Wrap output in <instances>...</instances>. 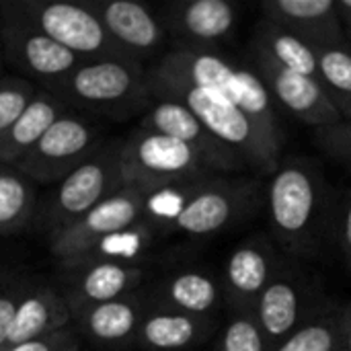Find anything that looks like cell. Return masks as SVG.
Returning a JSON list of instances; mask_svg holds the SVG:
<instances>
[{"label": "cell", "instance_id": "23", "mask_svg": "<svg viewBox=\"0 0 351 351\" xmlns=\"http://www.w3.org/2000/svg\"><path fill=\"white\" fill-rule=\"evenodd\" d=\"M302 302L304 296L298 280L280 269L269 286L263 290L253 313L267 339L269 350H276L284 339H288L296 329L302 327Z\"/></svg>", "mask_w": 351, "mask_h": 351}, {"label": "cell", "instance_id": "9", "mask_svg": "<svg viewBox=\"0 0 351 351\" xmlns=\"http://www.w3.org/2000/svg\"><path fill=\"white\" fill-rule=\"evenodd\" d=\"M257 202L259 187L253 179L212 175L193 187L171 230L187 237L218 234L251 216Z\"/></svg>", "mask_w": 351, "mask_h": 351}, {"label": "cell", "instance_id": "18", "mask_svg": "<svg viewBox=\"0 0 351 351\" xmlns=\"http://www.w3.org/2000/svg\"><path fill=\"white\" fill-rule=\"evenodd\" d=\"M148 306V296L134 292L117 300L72 308V327L78 335L101 348L134 346Z\"/></svg>", "mask_w": 351, "mask_h": 351}, {"label": "cell", "instance_id": "13", "mask_svg": "<svg viewBox=\"0 0 351 351\" xmlns=\"http://www.w3.org/2000/svg\"><path fill=\"white\" fill-rule=\"evenodd\" d=\"M68 271L62 294L72 308L117 300L138 292L146 280V265L115 261H68L60 263Z\"/></svg>", "mask_w": 351, "mask_h": 351}, {"label": "cell", "instance_id": "4", "mask_svg": "<svg viewBox=\"0 0 351 351\" xmlns=\"http://www.w3.org/2000/svg\"><path fill=\"white\" fill-rule=\"evenodd\" d=\"M121 187V140H105L90 158L53 185L39 204L35 220L45 237H51L78 222Z\"/></svg>", "mask_w": 351, "mask_h": 351}, {"label": "cell", "instance_id": "11", "mask_svg": "<svg viewBox=\"0 0 351 351\" xmlns=\"http://www.w3.org/2000/svg\"><path fill=\"white\" fill-rule=\"evenodd\" d=\"M144 220V193L134 187H121L111 197L84 214L72 226L47 237V245L60 263L80 257L97 241L121 232Z\"/></svg>", "mask_w": 351, "mask_h": 351}, {"label": "cell", "instance_id": "10", "mask_svg": "<svg viewBox=\"0 0 351 351\" xmlns=\"http://www.w3.org/2000/svg\"><path fill=\"white\" fill-rule=\"evenodd\" d=\"M140 130L162 134L191 146L214 175H232L249 167L237 150L216 138L185 105L177 101L154 99L142 113Z\"/></svg>", "mask_w": 351, "mask_h": 351}, {"label": "cell", "instance_id": "34", "mask_svg": "<svg viewBox=\"0 0 351 351\" xmlns=\"http://www.w3.org/2000/svg\"><path fill=\"white\" fill-rule=\"evenodd\" d=\"M78 343H80V335L76 333L74 327H68L64 331H58V333H51V335H45L39 339L8 346L2 351H68Z\"/></svg>", "mask_w": 351, "mask_h": 351}, {"label": "cell", "instance_id": "38", "mask_svg": "<svg viewBox=\"0 0 351 351\" xmlns=\"http://www.w3.org/2000/svg\"><path fill=\"white\" fill-rule=\"evenodd\" d=\"M2 64H4V56H2V41H0V68H2Z\"/></svg>", "mask_w": 351, "mask_h": 351}, {"label": "cell", "instance_id": "30", "mask_svg": "<svg viewBox=\"0 0 351 351\" xmlns=\"http://www.w3.org/2000/svg\"><path fill=\"white\" fill-rule=\"evenodd\" d=\"M214 351H271L255 315L234 313L222 329Z\"/></svg>", "mask_w": 351, "mask_h": 351}, {"label": "cell", "instance_id": "22", "mask_svg": "<svg viewBox=\"0 0 351 351\" xmlns=\"http://www.w3.org/2000/svg\"><path fill=\"white\" fill-rule=\"evenodd\" d=\"M68 327H72V315L62 290L51 284L31 280L16 308L8 346L39 339Z\"/></svg>", "mask_w": 351, "mask_h": 351}, {"label": "cell", "instance_id": "24", "mask_svg": "<svg viewBox=\"0 0 351 351\" xmlns=\"http://www.w3.org/2000/svg\"><path fill=\"white\" fill-rule=\"evenodd\" d=\"M249 51L253 60H263L284 70H292L313 78H317L319 74L317 49L304 43L302 39H298L296 35L263 19L253 29Z\"/></svg>", "mask_w": 351, "mask_h": 351}, {"label": "cell", "instance_id": "21", "mask_svg": "<svg viewBox=\"0 0 351 351\" xmlns=\"http://www.w3.org/2000/svg\"><path fill=\"white\" fill-rule=\"evenodd\" d=\"M146 296L150 304L197 317H212L224 302L222 282L199 267H185L165 276Z\"/></svg>", "mask_w": 351, "mask_h": 351}, {"label": "cell", "instance_id": "25", "mask_svg": "<svg viewBox=\"0 0 351 351\" xmlns=\"http://www.w3.org/2000/svg\"><path fill=\"white\" fill-rule=\"evenodd\" d=\"M66 111L68 109L49 90L37 88L27 109L21 113V117L14 121V125L2 140L0 162L10 167L16 165Z\"/></svg>", "mask_w": 351, "mask_h": 351}, {"label": "cell", "instance_id": "27", "mask_svg": "<svg viewBox=\"0 0 351 351\" xmlns=\"http://www.w3.org/2000/svg\"><path fill=\"white\" fill-rule=\"evenodd\" d=\"M158 232L160 230L156 226H152L148 220H142L121 232H115L97 241L80 257L70 259V261H115V263L140 265L144 263V257L148 255V251L154 247Z\"/></svg>", "mask_w": 351, "mask_h": 351}, {"label": "cell", "instance_id": "17", "mask_svg": "<svg viewBox=\"0 0 351 351\" xmlns=\"http://www.w3.org/2000/svg\"><path fill=\"white\" fill-rule=\"evenodd\" d=\"M259 8L263 21L296 35L317 51L348 43L335 0H263Z\"/></svg>", "mask_w": 351, "mask_h": 351}, {"label": "cell", "instance_id": "29", "mask_svg": "<svg viewBox=\"0 0 351 351\" xmlns=\"http://www.w3.org/2000/svg\"><path fill=\"white\" fill-rule=\"evenodd\" d=\"M271 351H341L337 317L304 323Z\"/></svg>", "mask_w": 351, "mask_h": 351}, {"label": "cell", "instance_id": "16", "mask_svg": "<svg viewBox=\"0 0 351 351\" xmlns=\"http://www.w3.org/2000/svg\"><path fill=\"white\" fill-rule=\"evenodd\" d=\"M280 271L274 249L259 237L249 239L232 249L222 271L224 302L234 313L253 315L255 306Z\"/></svg>", "mask_w": 351, "mask_h": 351}, {"label": "cell", "instance_id": "1", "mask_svg": "<svg viewBox=\"0 0 351 351\" xmlns=\"http://www.w3.org/2000/svg\"><path fill=\"white\" fill-rule=\"evenodd\" d=\"M267 214L276 239L294 255H313L329 228V193L319 167L290 156L278 162L267 183Z\"/></svg>", "mask_w": 351, "mask_h": 351}, {"label": "cell", "instance_id": "28", "mask_svg": "<svg viewBox=\"0 0 351 351\" xmlns=\"http://www.w3.org/2000/svg\"><path fill=\"white\" fill-rule=\"evenodd\" d=\"M319 82L329 93L343 119H351V47L337 45L319 49Z\"/></svg>", "mask_w": 351, "mask_h": 351}, {"label": "cell", "instance_id": "26", "mask_svg": "<svg viewBox=\"0 0 351 351\" xmlns=\"http://www.w3.org/2000/svg\"><path fill=\"white\" fill-rule=\"evenodd\" d=\"M39 199L33 181L0 162V239L23 232L35 218Z\"/></svg>", "mask_w": 351, "mask_h": 351}, {"label": "cell", "instance_id": "15", "mask_svg": "<svg viewBox=\"0 0 351 351\" xmlns=\"http://www.w3.org/2000/svg\"><path fill=\"white\" fill-rule=\"evenodd\" d=\"M253 70L267 86L274 101L313 130L343 119L319 78L284 70L263 60H253Z\"/></svg>", "mask_w": 351, "mask_h": 351}, {"label": "cell", "instance_id": "8", "mask_svg": "<svg viewBox=\"0 0 351 351\" xmlns=\"http://www.w3.org/2000/svg\"><path fill=\"white\" fill-rule=\"evenodd\" d=\"M21 14L39 27L56 43L88 60H132L105 31L97 14L82 2L66 0H12ZM136 62V60H134ZM142 64V62H140Z\"/></svg>", "mask_w": 351, "mask_h": 351}, {"label": "cell", "instance_id": "31", "mask_svg": "<svg viewBox=\"0 0 351 351\" xmlns=\"http://www.w3.org/2000/svg\"><path fill=\"white\" fill-rule=\"evenodd\" d=\"M37 86L21 76L0 78V144L35 97Z\"/></svg>", "mask_w": 351, "mask_h": 351}, {"label": "cell", "instance_id": "2", "mask_svg": "<svg viewBox=\"0 0 351 351\" xmlns=\"http://www.w3.org/2000/svg\"><path fill=\"white\" fill-rule=\"evenodd\" d=\"M49 93L70 111L109 119H128L152 103L148 70L134 60L80 62Z\"/></svg>", "mask_w": 351, "mask_h": 351}, {"label": "cell", "instance_id": "20", "mask_svg": "<svg viewBox=\"0 0 351 351\" xmlns=\"http://www.w3.org/2000/svg\"><path fill=\"white\" fill-rule=\"evenodd\" d=\"M212 317H197L150 304L134 346L144 351H187L202 346L216 333Z\"/></svg>", "mask_w": 351, "mask_h": 351}, {"label": "cell", "instance_id": "35", "mask_svg": "<svg viewBox=\"0 0 351 351\" xmlns=\"http://www.w3.org/2000/svg\"><path fill=\"white\" fill-rule=\"evenodd\" d=\"M335 239L348 267L351 269V191H348L339 202L335 214Z\"/></svg>", "mask_w": 351, "mask_h": 351}, {"label": "cell", "instance_id": "32", "mask_svg": "<svg viewBox=\"0 0 351 351\" xmlns=\"http://www.w3.org/2000/svg\"><path fill=\"white\" fill-rule=\"evenodd\" d=\"M29 284H31V278H25L21 274L0 276V351L8 346L14 315Z\"/></svg>", "mask_w": 351, "mask_h": 351}, {"label": "cell", "instance_id": "36", "mask_svg": "<svg viewBox=\"0 0 351 351\" xmlns=\"http://www.w3.org/2000/svg\"><path fill=\"white\" fill-rule=\"evenodd\" d=\"M339 335H341V351H351V306H346L337 315Z\"/></svg>", "mask_w": 351, "mask_h": 351}, {"label": "cell", "instance_id": "33", "mask_svg": "<svg viewBox=\"0 0 351 351\" xmlns=\"http://www.w3.org/2000/svg\"><path fill=\"white\" fill-rule=\"evenodd\" d=\"M313 138L323 152L351 169V119L315 128Z\"/></svg>", "mask_w": 351, "mask_h": 351}, {"label": "cell", "instance_id": "12", "mask_svg": "<svg viewBox=\"0 0 351 351\" xmlns=\"http://www.w3.org/2000/svg\"><path fill=\"white\" fill-rule=\"evenodd\" d=\"M241 66L208 47L179 43L169 49L150 70V84H179L208 88L237 103Z\"/></svg>", "mask_w": 351, "mask_h": 351}, {"label": "cell", "instance_id": "19", "mask_svg": "<svg viewBox=\"0 0 351 351\" xmlns=\"http://www.w3.org/2000/svg\"><path fill=\"white\" fill-rule=\"evenodd\" d=\"M160 21L185 45L210 47L232 35L237 8L228 0H183L169 4Z\"/></svg>", "mask_w": 351, "mask_h": 351}, {"label": "cell", "instance_id": "5", "mask_svg": "<svg viewBox=\"0 0 351 351\" xmlns=\"http://www.w3.org/2000/svg\"><path fill=\"white\" fill-rule=\"evenodd\" d=\"M212 175L202 156L175 138L138 128L132 136L121 140L123 185L144 195Z\"/></svg>", "mask_w": 351, "mask_h": 351}, {"label": "cell", "instance_id": "3", "mask_svg": "<svg viewBox=\"0 0 351 351\" xmlns=\"http://www.w3.org/2000/svg\"><path fill=\"white\" fill-rule=\"evenodd\" d=\"M150 93L152 101L167 99L185 105L216 138L237 150L249 169L271 173L282 160V146L276 144L234 101L224 95L179 84H150Z\"/></svg>", "mask_w": 351, "mask_h": 351}, {"label": "cell", "instance_id": "37", "mask_svg": "<svg viewBox=\"0 0 351 351\" xmlns=\"http://www.w3.org/2000/svg\"><path fill=\"white\" fill-rule=\"evenodd\" d=\"M335 6H337V14H339L343 33L348 39H351V0H335Z\"/></svg>", "mask_w": 351, "mask_h": 351}, {"label": "cell", "instance_id": "14", "mask_svg": "<svg viewBox=\"0 0 351 351\" xmlns=\"http://www.w3.org/2000/svg\"><path fill=\"white\" fill-rule=\"evenodd\" d=\"M103 23L115 45L132 60L142 62L160 49L167 29L158 14L136 0H82Z\"/></svg>", "mask_w": 351, "mask_h": 351}, {"label": "cell", "instance_id": "6", "mask_svg": "<svg viewBox=\"0 0 351 351\" xmlns=\"http://www.w3.org/2000/svg\"><path fill=\"white\" fill-rule=\"evenodd\" d=\"M0 41L4 64L45 90L62 82L82 62L21 14L12 0H0Z\"/></svg>", "mask_w": 351, "mask_h": 351}, {"label": "cell", "instance_id": "7", "mask_svg": "<svg viewBox=\"0 0 351 351\" xmlns=\"http://www.w3.org/2000/svg\"><path fill=\"white\" fill-rule=\"evenodd\" d=\"M103 142V132L90 117L68 109L12 167L33 183L58 185L90 158Z\"/></svg>", "mask_w": 351, "mask_h": 351}, {"label": "cell", "instance_id": "39", "mask_svg": "<svg viewBox=\"0 0 351 351\" xmlns=\"http://www.w3.org/2000/svg\"><path fill=\"white\" fill-rule=\"evenodd\" d=\"M68 351H82V346H80V343H78V346H74V348H72V350H68Z\"/></svg>", "mask_w": 351, "mask_h": 351}]
</instances>
